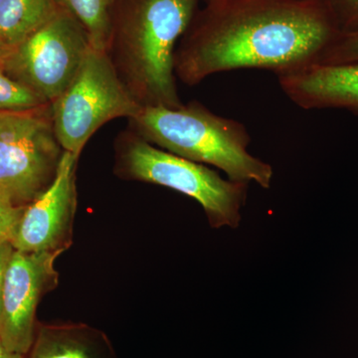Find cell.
<instances>
[{
	"instance_id": "3957f363",
	"label": "cell",
	"mask_w": 358,
	"mask_h": 358,
	"mask_svg": "<svg viewBox=\"0 0 358 358\" xmlns=\"http://www.w3.org/2000/svg\"><path fill=\"white\" fill-rule=\"evenodd\" d=\"M129 121L131 131L155 147L217 167L229 180L271 186L273 167L250 154L251 136L246 127L214 114L199 102L176 108L145 106Z\"/></svg>"
},
{
	"instance_id": "8992f818",
	"label": "cell",
	"mask_w": 358,
	"mask_h": 358,
	"mask_svg": "<svg viewBox=\"0 0 358 358\" xmlns=\"http://www.w3.org/2000/svg\"><path fill=\"white\" fill-rule=\"evenodd\" d=\"M63 154L51 103L0 112V197L15 206L31 203L55 178Z\"/></svg>"
},
{
	"instance_id": "ac0fdd59",
	"label": "cell",
	"mask_w": 358,
	"mask_h": 358,
	"mask_svg": "<svg viewBox=\"0 0 358 358\" xmlns=\"http://www.w3.org/2000/svg\"><path fill=\"white\" fill-rule=\"evenodd\" d=\"M0 358H23V355L10 352V350L3 345L1 338H0Z\"/></svg>"
},
{
	"instance_id": "ba28073f",
	"label": "cell",
	"mask_w": 358,
	"mask_h": 358,
	"mask_svg": "<svg viewBox=\"0 0 358 358\" xmlns=\"http://www.w3.org/2000/svg\"><path fill=\"white\" fill-rule=\"evenodd\" d=\"M61 252L25 253L14 250L4 280L0 338L10 352L25 355L34 343L37 306L56 288L55 262Z\"/></svg>"
},
{
	"instance_id": "9c48e42d",
	"label": "cell",
	"mask_w": 358,
	"mask_h": 358,
	"mask_svg": "<svg viewBox=\"0 0 358 358\" xmlns=\"http://www.w3.org/2000/svg\"><path fill=\"white\" fill-rule=\"evenodd\" d=\"M78 160L76 155L64 152L51 185L25 207L11 242L16 251L64 253L70 248L77 207Z\"/></svg>"
},
{
	"instance_id": "d6986e66",
	"label": "cell",
	"mask_w": 358,
	"mask_h": 358,
	"mask_svg": "<svg viewBox=\"0 0 358 358\" xmlns=\"http://www.w3.org/2000/svg\"><path fill=\"white\" fill-rule=\"evenodd\" d=\"M346 4V8L353 16L358 17V0H343Z\"/></svg>"
},
{
	"instance_id": "5bb4252c",
	"label": "cell",
	"mask_w": 358,
	"mask_h": 358,
	"mask_svg": "<svg viewBox=\"0 0 358 358\" xmlns=\"http://www.w3.org/2000/svg\"><path fill=\"white\" fill-rule=\"evenodd\" d=\"M47 105L41 99L11 79L0 63V112L35 109Z\"/></svg>"
},
{
	"instance_id": "7c38bea8",
	"label": "cell",
	"mask_w": 358,
	"mask_h": 358,
	"mask_svg": "<svg viewBox=\"0 0 358 358\" xmlns=\"http://www.w3.org/2000/svg\"><path fill=\"white\" fill-rule=\"evenodd\" d=\"M88 33L92 47L107 52L117 0H57Z\"/></svg>"
},
{
	"instance_id": "e0dca14e",
	"label": "cell",
	"mask_w": 358,
	"mask_h": 358,
	"mask_svg": "<svg viewBox=\"0 0 358 358\" xmlns=\"http://www.w3.org/2000/svg\"><path fill=\"white\" fill-rule=\"evenodd\" d=\"M14 247L11 243L0 245V319H1L2 294H3L4 280L9 261L14 252Z\"/></svg>"
},
{
	"instance_id": "8fae6325",
	"label": "cell",
	"mask_w": 358,
	"mask_h": 358,
	"mask_svg": "<svg viewBox=\"0 0 358 358\" xmlns=\"http://www.w3.org/2000/svg\"><path fill=\"white\" fill-rule=\"evenodd\" d=\"M60 9L57 0H0V45L10 50L46 24Z\"/></svg>"
},
{
	"instance_id": "277c9868",
	"label": "cell",
	"mask_w": 358,
	"mask_h": 358,
	"mask_svg": "<svg viewBox=\"0 0 358 358\" xmlns=\"http://www.w3.org/2000/svg\"><path fill=\"white\" fill-rule=\"evenodd\" d=\"M115 150L119 178L164 186L196 200L211 227L239 226L249 183L226 180L210 167L155 147L133 131L117 136Z\"/></svg>"
},
{
	"instance_id": "2e32d148",
	"label": "cell",
	"mask_w": 358,
	"mask_h": 358,
	"mask_svg": "<svg viewBox=\"0 0 358 358\" xmlns=\"http://www.w3.org/2000/svg\"><path fill=\"white\" fill-rule=\"evenodd\" d=\"M24 209L0 197V245L13 242Z\"/></svg>"
},
{
	"instance_id": "52a82bcc",
	"label": "cell",
	"mask_w": 358,
	"mask_h": 358,
	"mask_svg": "<svg viewBox=\"0 0 358 358\" xmlns=\"http://www.w3.org/2000/svg\"><path fill=\"white\" fill-rule=\"evenodd\" d=\"M89 35L61 8L46 24L0 58L4 72L52 103L67 89L91 50Z\"/></svg>"
},
{
	"instance_id": "9a60e30c",
	"label": "cell",
	"mask_w": 358,
	"mask_h": 358,
	"mask_svg": "<svg viewBox=\"0 0 358 358\" xmlns=\"http://www.w3.org/2000/svg\"><path fill=\"white\" fill-rule=\"evenodd\" d=\"M358 63V31L348 33L334 40L322 53L317 64Z\"/></svg>"
},
{
	"instance_id": "5b68a950",
	"label": "cell",
	"mask_w": 358,
	"mask_h": 358,
	"mask_svg": "<svg viewBox=\"0 0 358 358\" xmlns=\"http://www.w3.org/2000/svg\"><path fill=\"white\" fill-rule=\"evenodd\" d=\"M141 108L107 52L92 47L69 86L51 103L54 131L64 152L79 157L101 127L117 117L133 119Z\"/></svg>"
},
{
	"instance_id": "6da1fadb",
	"label": "cell",
	"mask_w": 358,
	"mask_h": 358,
	"mask_svg": "<svg viewBox=\"0 0 358 358\" xmlns=\"http://www.w3.org/2000/svg\"><path fill=\"white\" fill-rule=\"evenodd\" d=\"M334 41L333 26L313 2L239 0L219 4L176 48L174 73L194 86L239 69L291 74L319 63Z\"/></svg>"
},
{
	"instance_id": "4fadbf2b",
	"label": "cell",
	"mask_w": 358,
	"mask_h": 358,
	"mask_svg": "<svg viewBox=\"0 0 358 358\" xmlns=\"http://www.w3.org/2000/svg\"><path fill=\"white\" fill-rule=\"evenodd\" d=\"M79 327H46L40 331L32 358H100Z\"/></svg>"
},
{
	"instance_id": "7a4b0ae2",
	"label": "cell",
	"mask_w": 358,
	"mask_h": 358,
	"mask_svg": "<svg viewBox=\"0 0 358 358\" xmlns=\"http://www.w3.org/2000/svg\"><path fill=\"white\" fill-rule=\"evenodd\" d=\"M196 0H131L113 20L107 53L131 96L145 106L181 105L174 55Z\"/></svg>"
},
{
	"instance_id": "30bf717a",
	"label": "cell",
	"mask_w": 358,
	"mask_h": 358,
	"mask_svg": "<svg viewBox=\"0 0 358 358\" xmlns=\"http://www.w3.org/2000/svg\"><path fill=\"white\" fill-rule=\"evenodd\" d=\"M278 79L282 92L301 109L358 110V63L315 64Z\"/></svg>"
},
{
	"instance_id": "ffe728a7",
	"label": "cell",
	"mask_w": 358,
	"mask_h": 358,
	"mask_svg": "<svg viewBox=\"0 0 358 358\" xmlns=\"http://www.w3.org/2000/svg\"><path fill=\"white\" fill-rule=\"evenodd\" d=\"M6 50L3 48V47L0 45V58L2 57V56L4 55V53H6Z\"/></svg>"
}]
</instances>
